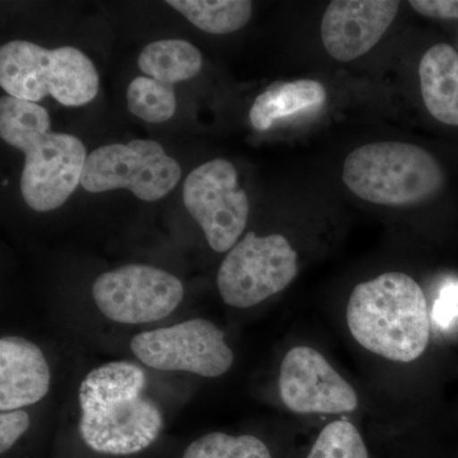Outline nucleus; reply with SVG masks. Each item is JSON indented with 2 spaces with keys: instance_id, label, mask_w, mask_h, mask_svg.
<instances>
[{
  "instance_id": "f257e3e1",
  "label": "nucleus",
  "mask_w": 458,
  "mask_h": 458,
  "mask_svg": "<svg viewBox=\"0 0 458 458\" xmlns=\"http://www.w3.org/2000/svg\"><path fill=\"white\" fill-rule=\"evenodd\" d=\"M147 384L144 370L131 361H110L84 377L78 429L89 450L131 456L159 438L164 415L148 396Z\"/></svg>"
},
{
  "instance_id": "f03ea898",
  "label": "nucleus",
  "mask_w": 458,
  "mask_h": 458,
  "mask_svg": "<svg viewBox=\"0 0 458 458\" xmlns=\"http://www.w3.org/2000/svg\"><path fill=\"white\" fill-rule=\"evenodd\" d=\"M0 137L25 153L21 191L36 212H50L68 200L82 179L86 147L77 137L51 131L40 105L7 96L0 99Z\"/></svg>"
},
{
  "instance_id": "7ed1b4c3",
  "label": "nucleus",
  "mask_w": 458,
  "mask_h": 458,
  "mask_svg": "<svg viewBox=\"0 0 458 458\" xmlns=\"http://www.w3.org/2000/svg\"><path fill=\"white\" fill-rule=\"evenodd\" d=\"M346 321L357 343L388 360L410 363L423 355L429 343L426 295L411 276L400 271L355 286Z\"/></svg>"
},
{
  "instance_id": "20e7f679",
  "label": "nucleus",
  "mask_w": 458,
  "mask_h": 458,
  "mask_svg": "<svg viewBox=\"0 0 458 458\" xmlns=\"http://www.w3.org/2000/svg\"><path fill=\"white\" fill-rule=\"evenodd\" d=\"M343 181L369 203L403 207L436 197L445 183V172L424 148L378 141L357 148L346 157Z\"/></svg>"
},
{
  "instance_id": "39448f33",
  "label": "nucleus",
  "mask_w": 458,
  "mask_h": 458,
  "mask_svg": "<svg viewBox=\"0 0 458 458\" xmlns=\"http://www.w3.org/2000/svg\"><path fill=\"white\" fill-rule=\"evenodd\" d=\"M0 86L11 98L38 104L51 96L64 106H82L98 96V69L72 47L49 50L29 41L0 47Z\"/></svg>"
},
{
  "instance_id": "423d86ee",
  "label": "nucleus",
  "mask_w": 458,
  "mask_h": 458,
  "mask_svg": "<svg viewBox=\"0 0 458 458\" xmlns=\"http://www.w3.org/2000/svg\"><path fill=\"white\" fill-rule=\"evenodd\" d=\"M297 273V252L285 237L249 232L225 256L216 285L225 304L250 309L284 291Z\"/></svg>"
},
{
  "instance_id": "0eeeda50",
  "label": "nucleus",
  "mask_w": 458,
  "mask_h": 458,
  "mask_svg": "<svg viewBox=\"0 0 458 458\" xmlns=\"http://www.w3.org/2000/svg\"><path fill=\"white\" fill-rule=\"evenodd\" d=\"M181 179L179 162L155 140L98 148L87 157L81 185L92 194L125 189L143 201L165 197Z\"/></svg>"
},
{
  "instance_id": "6e6552de",
  "label": "nucleus",
  "mask_w": 458,
  "mask_h": 458,
  "mask_svg": "<svg viewBox=\"0 0 458 458\" xmlns=\"http://www.w3.org/2000/svg\"><path fill=\"white\" fill-rule=\"evenodd\" d=\"M131 349L149 369L194 373L207 378L225 375L234 360L225 333L203 318L144 331L132 337Z\"/></svg>"
},
{
  "instance_id": "1a4fd4ad",
  "label": "nucleus",
  "mask_w": 458,
  "mask_h": 458,
  "mask_svg": "<svg viewBox=\"0 0 458 458\" xmlns=\"http://www.w3.org/2000/svg\"><path fill=\"white\" fill-rule=\"evenodd\" d=\"M183 203L214 251H231L237 245L250 203L231 162L216 158L195 168L183 183Z\"/></svg>"
},
{
  "instance_id": "9d476101",
  "label": "nucleus",
  "mask_w": 458,
  "mask_h": 458,
  "mask_svg": "<svg viewBox=\"0 0 458 458\" xmlns=\"http://www.w3.org/2000/svg\"><path fill=\"white\" fill-rule=\"evenodd\" d=\"M183 294L185 289L176 276L140 264L101 274L92 286L99 311L111 321L126 325L167 318L182 302Z\"/></svg>"
},
{
  "instance_id": "9b49d317",
  "label": "nucleus",
  "mask_w": 458,
  "mask_h": 458,
  "mask_svg": "<svg viewBox=\"0 0 458 458\" xmlns=\"http://www.w3.org/2000/svg\"><path fill=\"white\" fill-rule=\"evenodd\" d=\"M279 393L297 414H343L358 408L354 388L324 355L309 346H295L282 361Z\"/></svg>"
},
{
  "instance_id": "f8f14e48",
  "label": "nucleus",
  "mask_w": 458,
  "mask_h": 458,
  "mask_svg": "<svg viewBox=\"0 0 458 458\" xmlns=\"http://www.w3.org/2000/svg\"><path fill=\"white\" fill-rule=\"evenodd\" d=\"M394 0H335L325 11L321 38L328 55L348 63L366 55L384 38L399 12Z\"/></svg>"
},
{
  "instance_id": "ddd939ff",
  "label": "nucleus",
  "mask_w": 458,
  "mask_h": 458,
  "mask_svg": "<svg viewBox=\"0 0 458 458\" xmlns=\"http://www.w3.org/2000/svg\"><path fill=\"white\" fill-rule=\"evenodd\" d=\"M51 373L44 352L25 337L0 339V410L13 411L44 399Z\"/></svg>"
},
{
  "instance_id": "4468645a",
  "label": "nucleus",
  "mask_w": 458,
  "mask_h": 458,
  "mask_svg": "<svg viewBox=\"0 0 458 458\" xmlns=\"http://www.w3.org/2000/svg\"><path fill=\"white\" fill-rule=\"evenodd\" d=\"M421 96L434 119L458 126V53L451 45H433L419 64Z\"/></svg>"
},
{
  "instance_id": "2eb2a0df",
  "label": "nucleus",
  "mask_w": 458,
  "mask_h": 458,
  "mask_svg": "<svg viewBox=\"0 0 458 458\" xmlns=\"http://www.w3.org/2000/svg\"><path fill=\"white\" fill-rule=\"evenodd\" d=\"M327 98V89L318 81L274 83L255 99L250 122L256 131H267L280 119L322 106Z\"/></svg>"
},
{
  "instance_id": "dca6fc26",
  "label": "nucleus",
  "mask_w": 458,
  "mask_h": 458,
  "mask_svg": "<svg viewBox=\"0 0 458 458\" xmlns=\"http://www.w3.org/2000/svg\"><path fill=\"white\" fill-rule=\"evenodd\" d=\"M203 56L188 41L170 38L152 42L141 50L138 66L144 74L167 84L183 82L200 73Z\"/></svg>"
},
{
  "instance_id": "f3484780",
  "label": "nucleus",
  "mask_w": 458,
  "mask_h": 458,
  "mask_svg": "<svg viewBox=\"0 0 458 458\" xmlns=\"http://www.w3.org/2000/svg\"><path fill=\"white\" fill-rule=\"evenodd\" d=\"M167 4L199 30L212 35L238 31L252 14V3L247 0H168Z\"/></svg>"
},
{
  "instance_id": "a211bd4d",
  "label": "nucleus",
  "mask_w": 458,
  "mask_h": 458,
  "mask_svg": "<svg viewBox=\"0 0 458 458\" xmlns=\"http://www.w3.org/2000/svg\"><path fill=\"white\" fill-rule=\"evenodd\" d=\"M129 111L147 123L167 122L176 111V95L172 84L149 77H137L126 92Z\"/></svg>"
},
{
  "instance_id": "6ab92c4d",
  "label": "nucleus",
  "mask_w": 458,
  "mask_h": 458,
  "mask_svg": "<svg viewBox=\"0 0 458 458\" xmlns=\"http://www.w3.org/2000/svg\"><path fill=\"white\" fill-rule=\"evenodd\" d=\"M182 458H271V454L258 437L214 432L190 443Z\"/></svg>"
},
{
  "instance_id": "aec40b11",
  "label": "nucleus",
  "mask_w": 458,
  "mask_h": 458,
  "mask_svg": "<svg viewBox=\"0 0 458 458\" xmlns=\"http://www.w3.org/2000/svg\"><path fill=\"white\" fill-rule=\"evenodd\" d=\"M307 458H369L360 430L351 421L336 420L319 433Z\"/></svg>"
},
{
  "instance_id": "412c9836",
  "label": "nucleus",
  "mask_w": 458,
  "mask_h": 458,
  "mask_svg": "<svg viewBox=\"0 0 458 458\" xmlns=\"http://www.w3.org/2000/svg\"><path fill=\"white\" fill-rule=\"evenodd\" d=\"M31 419L25 410L2 411L0 414V452L7 454L29 430Z\"/></svg>"
},
{
  "instance_id": "4be33fe9",
  "label": "nucleus",
  "mask_w": 458,
  "mask_h": 458,
  "mask_svg": "<svg viewBox=\"0 0 458 458\" xmlns=\"http://www.w3.org/2000/svg\"><path fill=\"white\" fill-rule=\"evenodd\" d=\"M458 316V284L450 283L442 289L441 295L434 306L433 318L442 327L454 324Z\"/></svg>"
},
{
  "instance_id": "5701e85b",
  "label": "nucleus",
  "mask_w": 458,
  "mask_h": 458,
  "mask_svg": "<svg viewBox=\"0 0 458 458\" xmlns=\"http://www.w3.org/2000/svg\"><path fill=\"white\" fill-rule=\"evenodd\" d=\"M409 4L426 17L458 20V0H411Z\"/></svg>"
}]
</instances>
